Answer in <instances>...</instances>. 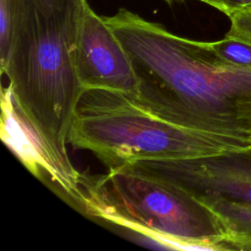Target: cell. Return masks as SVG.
I'll list each match as a JSON object with an SVG mask.
<instances>
[{
    "instance_id": "1",
    "label": "cell",
    "mask_w": 251,
    "mask_h": 251,
    "mask_svg": "<svg viewBox=\"0 0 251 251\" xmlns=\"http://www.w3.org/2000/svg\"><path fill=\"white\" fill-rule=\"evenodd\" d=\"M103 19L131 60L138 91L128 96L138 106L178 126L251 140L250 68L126 8Z\"/></svg>"
},
{
    "instance_id": "2",
    "label": "cell",
    "mask_w": 251,
    "mask_h": 251,
    "mask_svg": "<svg viewBox=\"0 0 251 251\" xmlns=\"http://www.w3.org/2000/svg\"><path fill=\"white\" fill-rule=\"evenodd\" d=\"M87 0H25L23 19L1 64L14 106L33 136L48 177L79 205L80 174L67 151L75 108L85 90L75 65Z\"/></svg>"
},
{
    "instance_id": "3",
    "label": "cell",
    "mask_w": 251,
    "mask_h": 251,
    "mask_svg": "<svg viewBox=\"0 0 251 251\" xmlns=\"http://www.w3.org/2000/svg\"><path fill=\"white\" fill-rule=\"evenodd\" d=\"M78 208L169 249L227 250L211 211L177 185L129 165L82 174Z\"/></svg>"
},
{
    "instance_id": "4",
    "label": "cell",
    "mask_w": 251,
    "mask_h": 251,
    "mask_svg": "<svg viewBox=\"0 0 251 251\" xmlns=\"http://www.w3.org/2000/svg\"><path fill=\"white\" fill-rule=\"evenodd\" d=\"M69 143L112 169L142 160L218 155L246 148L251 140L178 126L146 112L126 93L92 88L78 100Z\"/></svg>"
},
{
    "instance_id": "5",
    "label": "cell",
    "mask_w": 251,
    "mask_h": 251,
    "mask_svg": "<svg viewBox=\"0 0 251 251\" xmlns=\"http://www.w3.org/2000/svg\"><path fill=\"white\" fill-rule=\"evenodd\" d=\"M125 165L168 180L197 200L225 199L251 205V145L212 156Z\"/></svg>"
},
{
    "instance_id": "6",
    "label": "cell",
    "mask_w": 251,
    "mask_h": 251,
    "mask_svg": "<svg viewBox=\"0 0 251 251\" xmlns=\"http://www.w3.org/2000/svg\"><path fill=\"white\" fill-rule=\"evenodd\" d=\"M75 65L84 89H108L135 96L138 79L131 60L103 17L86 3L80 21Z\"/></svg>"
},
{
    "instance_id": "7",
    "label": "cell",
    "mask_w": 251,
    "mask_h": 251,
    "mask_svg": "<svg viewBox=\"0 0 251 251\" xmlns=\"http://www.w3.org/2000/svg\"><path fill=\"white\" fill-rule=\"evenodd\" d=\"M199 201L214 215L227 250L251 251V205L225 199Z\"/></svg>"
},
{
    "instance_id": "8",
    "label": "cell",
    "mask_w": 251,
    "mask_h": 251,
    "mask_svg": "<svg viewBox=\"0 0 251 251\" xmlns=\"http://www.w3.org/2000/svg\"><path fill=\"white\" fill-rule=\"evenodd\" d=\"M25 0H0V62H5L21 25Z\"/></svg>"
},
{
    "instance_id": "9",
    "label": "cell",
    "mask_w": 251,
    "mask_h": 251,
    "mask_svg": "<svg viewBox=\"0 0 251 251\" xmlns=\"http://www.w3.org/2000/svg\"><path fill=\"white\" fill-rule=\"evenodd\" d=\"M213 50L225 61L251 69V42L226 35L223 39L210 42Z\"/></svg>"
},
{
    "instance_id": "10",
    "label": "cell",
    "mask_w": 251,
    "mask_h": 251,
    "mask_svg": "<svg viewBox=\"0 0 251 251\" xmlns=\"http://www.w3.org/2000/svg\"><path fill=\"white\" fill-rule=\"evenodd\" d=\"M227 17L230 27L226 35L251 42V5L237 8Z\"/></svg>"
},
{
    "instance_id": "11",
    "label": "cell",
    "mask_w": 251,
    "mask_h": 251,
    "mask_svg": "<svg viewBox=\"0 0 251 251\" xmlns=\"http://www.w3.org/2000/svg\"><path fill=\"white\" fill-rule=\"evenodd\" d=\"M209 5L228 16L237 8L251 5V0H209Z\"/></svg>"
},
{
    "instance_id": "12",
    "label": "cell",
    "mask_w": 251,
    "mask_h": 251,
    "mask_svg": "<svg viewBox=\"0 0 251 251\" xmlns=\"http://www.w3.org/2000/svg\"><path fill=\"white\" fill-rule=\"evenodd\" d=\"M168 4H173V3H175V2H181V1H184V0H165ZM197 1H200V2H203V3H205V4H208L209 5V0H197Z\"/></svg>"
}]
</instances>
